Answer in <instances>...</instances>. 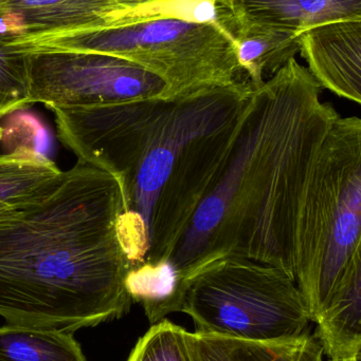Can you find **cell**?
<instances>
[{
	"label": "cell",
	"instance_id": "5",
	"mask_svg": "<svg viewBox=\"0 0 361 361\" xmlns=\"http://www.w3.org/2000/svg\"><path fill=\"white\" fill-rule=\"evenodd\" d=\"M361 273V120L339 116L309 171L299 209L295 281L314 322Z\"/></svg>",
	"mask_w": 361,
	"mask_h": 361
},
{
	"label": "cell",
	"instance_id": "11",
	"mask_svg": "<svg viewBox=\"0 0 361 361\" xmlns=\"http://www.w3.org/2000/svg\"><path fill=\"white\" fill-rule=\"evenodd\" d=\"M196 361H324V350L315 335L256 341L218 334L190 333Z\"/></svg>",
	"mask_w": 361,
	"mask_h": 361
},
{
	"label": "cell",
	"instance_id": "3",
	"mask_svg": "<svg viewBox=\"0 0 361 361\" xmlns=\"http://www.w3.org/2000/svg\"><path fill=\"white\" fill-rule=\"evenodd\" d=\"M123 212L118 180L78 161L44 197L0 216L6 324L74 333L129 313Z\"/></svg>",
	"mask_w": 361,
	"mask_h": 361
},
{
	"label": "cell",
	"instance_id": "12",
	"mask_svg": "<svg viewBox=\"0 0 361 361\" xmlns=\"http://www.w3.org/2000/svg\"><path fill=\"white\" fill-rule=\"evenodd\" d=\"M314 322V335L330 361L360 356L361 273L337 288Z\"/></svg>",
	"mask_w": 361,
	"mask_h": 361
},
{
	"label": "cell",
	"instance_id": "15",
	"mask_svg": "<svg viewBox=\"0 0 361 361\" xmlns=\"http://www.w3.org/2000/svg\"><path fill=\"white\" fill-rule=\"evenodd\" d=\"M244 78L252 88L262 86L300 51L301 33L249 29L231 33Z\"/></svg>",
	"mask_w": 361,
	"mask_h": 361
},
{
	"label": "cell",
	"instance_id": "21",
	"mask_svg": "<svg viewBox=\"0 0 361 361\" xmlns=\"http://www.w3.org/2000/svg\"><path fill=\"white\" fill-rule=\"evenodd\" d=\"M336 361H360V356H356V357L348 358V360H336Z\"/></svg>",
	"mask_w": 361,
	"mask_h": 361
},
{
	"label": "cell",
	"instance_id": "19",
	"mask_svg": "<svg viewBox=\"0 0 361 361\" xmlns=\"http://www.w3.org/2000/svg\"><path fill=\"white\" fill-rule=\"evenodd\" d=\"M8 116L6 125L2 126L1 139L8 152L23 150L49 158L50 135L42 121L34 114L21 110Z\"/></svg>",
	"mask_w": 361,
	"mask_h": 361
},
{
	"label": "cell",
	"instance_id": "8",
	"mask_svg": "<svg viewBox=\"0 0 361 361\" xmlns=\"http://www.w3.org/2000/svg\"><path fill=\"white\" fill-rule=\"evenodd\" d=\"M230 34L249 29L302 33L332 21L361 19V0H214Z\"/></svg>",
	"mask_w": 361,
	"mask_h": 361
},
{
	"label": "cell",
	"instance_id": "1",
	"mask_svg": "<svg viewBox=\"0 0 361 361\" xmlns=\"http://www.w3.org/2000/svg\"><path fill=\"white\" fill-rule=\"evenodd\" d=\"M252 90L243 80L179 99L52 109L59 141L120 184L119 235L131 267L173 254L230 154Z\"/></svg>",
	"mask_w": 361,
	"mask_h": 361
},
{
	"label": "cell",
	"instance_id": "13",
	"mask_svg": "<svg viewBox=\"0 0 361 361\" xmlns=\"http://www.w3.org/2000/svg\"><path fill=\"white\" fill-rule=\"evenodd\" d=\"M125 288L133 302L140 303L150 324L182 311L188 286L171 258L146 261L131 267Z\"/></svg>",
	"mask_w": 361,
	"mask_h": 361
},
{
	"label": "cell",
	"instance_id": "4",
	"mask_svg": "<svg viewBox=\"0 0 361 361\" xmlns=\"http://www.w3.org/2000/svg\"><path fill=\"white\" fill-rule=\"evenodd\" d=\"M212 19L211 0H192L131 23L25 36L8 44L21 53L82 51L129 59L159 76L165 99H174L246 80L232 35Z\"/></svg>",
	"mask_w": 361,
	"mask_h": 361
},
{
	"label": "cell",
	"instance_id": "16",
	"mask_svg": "<svg viewBox=\"0 0 361 361\" xmlns=\"http://www.w3.org/2000/svg\"><path fill=\"white\" fill-rule=\"evenodd\" d=\"M0 361H87L73 333L6 324L0 328Z\"/></svg>",
	"mask_w": 361,
	"mask_h": 361
},
{
	"label": "cell",
	"instance_id": "7",
	"mask_svg": "<svg viewBox=\"0 0 361 361\" xmlns=\"http://www.w3.org/2000/svg\"><path fill=\"white\" fill-rule=\"evenodd\" d=\"M25 55L30 105L40 103L51 110L68 109L165 99V82L129 59L82 51Z\"/></svg>",
	"mask_w": 361,
	"mask_h": 361
},
{
	"label": "cell",
	"instance_id": "10",
	"mask_svg": "<svg viewBox=\"0 0 361 361\" xmlns=\"http://www.w3.org/2000/svg\"><path fill=\"white\" fill-rule=\"evenodd\" d=\"M127 10L117 0H0L6 42L52 32L117 25Z\"/></svg>",
	"mask_w": 361,
	"mask_h": 361
},
{
	"label": "cell",
	"instance_id": "9",
	"mask_svg": "<svg viewBox=\"0 0 361 361\" xmlns=\"http://www.w3.org/2000/svg\"><path fill=\"white\" fill-rule=\"evenodd\" d=\"M301 56L321 88L361 104V19L316 25L300 35Z\"/></svg>",
	"mask_w": 361,
	"mask_h": 361
},
{
	"label": "cell",
	"instance_id": "18",
	"mask_svg": "<svg viewBox=\"0 0 361 361\" xmlns=\"http://www.w3.org/2000/svg\"><path fill=\"white\" fill-rule=\"evenodd\" d=\"M28 106L27 55L11 48L0 35V118Z\"/></svg>",
	"mask_w": 361,
	"mask_h": 361
},
{
	"label": "cell",
	"instance_id": "22",
	"mask_svg": "<svg viewBox=\"0 0 361 361\" xmlns=\"http://www.w3.org/2000/svg\"><path fill=\"white\" fill-rule=\"evenodd\" d=\"M2 139V126L0 125V142H1Z\"/></svg>",
	"mask_w": 361,
	"mask_h": 361
},
{
	"label": "cell",
	"instance_id": "17",
	"mask_svg": "<svg viewBox=\"0 0 361 361\" xmlns=\"http://www.w3.org/2000/svg\"><path fill=\"white\" fill-rule=\"evenodd\" d=\"M127 361H196L190 332L167 319L152 324Z\"/></svg>",
	"mask_w": 361,
	"mask_h": 361
},
{
	"label": "cell",
	"instance_id": "20",
	"mask_svg": "<svg viewBox=\"0 0 361 361\" xmlns=\"http://www.w3.org/2000/svg\"><path fill=\"white\" fill-rule=\"evenodd\" d=\"M167 1V0H117L119 4L126 8L127 12H131L135 8L148 4H158V2Z\"/></svg>",
	"mask_w": 361,
	"mask_h": 361
},
{
	"label": "cell",
	"instance_id": "2",
	"mask_svg": "<svg viewBox=\"0 0 361 361\" xmlns=\"http://www.w3.org/2000/svg\"><path fill=\"white\" fill-rule=\"evenodd\" d=\"M321 90L294 57L250 93L230 154L170 257L188 288L227 257L273 265L295 280L305 185L341 116Z\"/></svg>",
	"mask_w": 361,
	"mask_h": 361
},
{
	"label": "cell",
	"instance_id": "6",
	"mask_svg": "<svg viewBox=\"0 0 361 361\" xmlns=\"http://www.w3.org/2000/svg\"><path fill=\"white\" fill-rule=\"evenodd\" d=\"M182 312L192 318L194 333L246 341L297 338L312 324L288 273L239 257L220 259L201 271L189 286Z\"/></svg>",
	"mask_w": 361,
	"mask_h": 361
},
{
	"label": "cell",
	"instance_id": "14",
	"mask_svg": "<svg viewBox=\"0 0 361 361\" xmlns=\"http://www.w3.org/2000/svg\"><path fill=\"white\" fill-rule=\"evenodd\" d=\"M63 173L50 158L32 152L18 150L0 154V216L44 197Z\"/></svg>",
	"mask_w": 361,
	"mask_h": 361
}]
</instances>
